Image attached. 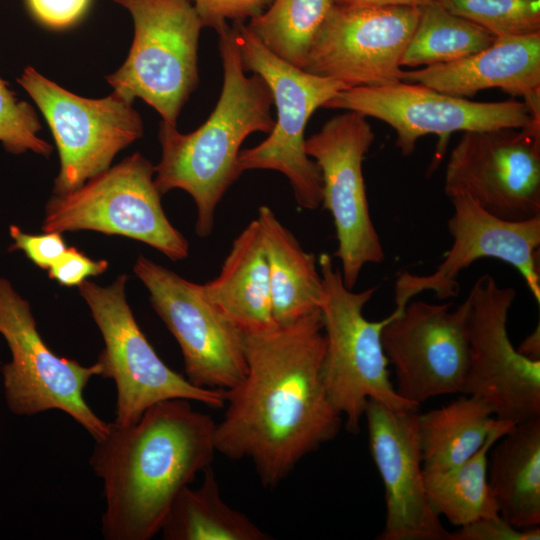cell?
Instances as JSON below:
<instances>
[{
    "label": "cell",
    "mask_w": 540,
    "mask_h": 540,
    "mask_svg": "<svg viewBox=\"0 0 540 540\" xmlns=\"http://www.w3.org/2000/svg\"><path fill=\"white\" fill-rule=\"evenodd\" d=\"M243 345L246 374L225 391L227 407L215 427V447L230 459H250L262 484L275 487L342 426L323 380L321 311L243 334Z\"/></svg>",
    "instance_id": "6da1fadb"
},
{
    "label": "cell",
    "mask_w": 540,
    "mask_h": 540,
    "mask_svg": "<svg viewBox=\"0 0 540 540\" xmlns=\"http://www.w3.org/2000/svg\"><path fill=\"white\" fill-rule=\"evenodd\" d=\"M190 402H158L134 424L109 423L95 440L89 462L103 481L105 539L153 538L179 492L211 465L216 423Z\"/></svg>",
    "instance_id": "7a4b0ae2"
},
{
    "label": "cell",
    "mask_w": 540,
    "mask_h": 540,
    "mask_svg": "<svg viewBox=\"0 0 540 540\" xmlns=\"http://www.w3.org/2000/svg\"><path fill=\"white\" fill-rule=\"evenodd\" d=\"M217 34L223 66L217 104L208 119L188 134L161 121L162 156L154 177L161 194L181 189L193 198L195 231L201 238L211 234L219 202L242 174L238 162L242 143L250 134H268L275 123L271 91L258 74L246 75L232 26Z\"/></svg>",
    "instance_id": "3957f363"
},
{
    "label": "cell",
    "mask_w": 540,
    "mask_h": 540,
    "mask_svg": "<svg viewBox=\"0 0 540 540\" xmlns=\"http://www.w3.org/2000/svg\"><path fill=\"white\" fill-rule=\"evenodd\" d=\"M318 268L322 278L319 309L325 335L323 380L346 430L359 433L370 399L393 410L418 409V405L397 394L390 380L389 363L381 342L388 317L370 321L363 315L364 306L377 287L353 292L327 253L320 255Z\"/></svg>",
    "instance_id": "277c9868"
},
{
    "label": "cell",
    "mask_w": 540,
    "mask_h": 540,
    "mask_svg": "<svg viewBox=\"0 0 540 540\" xmlns=\"http://www.w3.org/2000/svg\"><path fill=\"white\" fill-rule=\"evenodd\" d=\"M232 28L244 70L266 82L277 112L268 137L240 151V170L278 171L289 180L300 208L318 209L322 204V177L305 151V128L316 109L348 87L284 61L261 43L246 22H232Z\"/></svg>",
    "instance_id": "5b68a950"
},
{
    "label": "cell",
    "mask_w": 540,
    "mask_h": 540,
    "mask_svg": "<svg viewBox=\"0 0 540 540\" xmlns=\"http://www.w3.org/2000/svg\"><path fill=\"white\" fill-rule=\"evenodd\" d=\"M128 10L134 38L122 66L106 77L125 100L141 98L176 126L199 84L198 43L204 28L185 0H113Z\"/></svg>",
    "instance_id": "8992f818"
},
{
    "label": "cell",
    "mask_w": 540,
    "mask_h": 540,
    "mask_svg": "<svg viewBox=\"0 0 540 540\" xmlns=\"http://www.w3.org/2000/svg\"><path fill=\"white\" fill-rule=\"evenodd\" d=\"M126 282L121 274L106 286L88 279L77 286L104 340L97 361L102 377L112 379L116 387L114 423L134 424L154 404L174 398L223 408L225 391L193 385L158 356L127 302Z\"/></svg>",
    "instance_id": "52a82bcc"
},
{
    "label": "cell",
    "mask_w": 540,
    "mask_h": 540,
    "mask_svg": "<svg viewBox=\"0 0 540 540\" xmlns=\"http://www.w3.org/2000/svg\"><path fill=\"white\" fill-rule=\"evenodd\" d=\"M154 175L155 166L136 152L78 189L53 194L45 207L42 230L122 235L148 244L174 262L183 260L189 243L168 220Z\"/></svg>",
    "instance_id": "ba28073f"
},
{
    "label": "cell",
    "mask_w": 540,
    "mask_h": 540,
    "mask_svg": "<svg viewBox=\"0 0 540 540\" xmlns=\"http://www.w3.org/2000/svg\"><path fill=\"white\" fill-rule=\"evenodd\" d=\"M0 334L11 353L1 366L4 397L17 416L60 410L81 425L94 440L109 429L87 404L84 390L94 376H102L98 361L83 366L56 355L41 337L29 302L0 275Z\"/></svg>",
    "instance_id": "9c48e42d"
},
{
    "label": "cell",
    "mask_w": 540,
    "mask_h": 540,
    "mask_svg": "<svg viewBox=\"0 0 540 540\" xmlns=\"http://www.w3.org/2000/svg\"><path fill=\"white\" fill-rule=\"evenodd\" d=\"M17 82L34 100L54 137L60 168L53 194L81 187L143 135L133 103L113 92L100 99L73 94L28 66Z\"/></svg>",
    "instance_id": "30bf717a"
},
{
    "label": "cell",
    "mask_w": 540,
    "mask_h": 540,
    "mask_svg": "<svg viewBox=\"0 0 540 540\" xmlns=\"http://www.w3.org/2000/svg\"><path fill=\"white\" fill-rule=\"evenodd\" d=\"M367 117L346 111L329 119L305 139V151L322 177V204L333 218L345 285L353 289L366 264L384 260V249L371 219L362 163L375 139Z\"/></svg>",
    "instance_id": "8fae6325"
},
{
    "label": "cell",
    "mask_w": 540,
    "mask_h": 540,
    "mask_svg": "<svg viewBox=\"0 0 540 540\" xmlns=\"http://www.w3.org/2000/svg\"><path fill=\"white\" fill-rule=\"evenodd\" d=\"M516 294L489 274L472 286L467 296L468 364L461 392L483 400L496 419L513 424L540 418V360L521 355L507 331Z\"/></svg>",
    "instance_id": "7c38bea8"
},
{
    "label": "cell",
    "mask_w": 540,
    "mask_h": 540,
    "mask_svg": "<svg viewBox=\"0 0 540 540\" xmlns=\"http://www.w3.org/2000/svg\"><path fill=\"white\" fill-rule=\"evenodd\" d=\"M133 270L181 349L185 377L206 389L227 391L239 384L247 370L243 333L210 301L202 284L144 255Z\"/></svg>",
    "instance_id": "4fadbf2b"
},
{
    "label": "cell",
    "mask_w": 540,
    "mask_h": 540,
    "mask_svg": "<svg viewBox=\"0 0 540 540\" xmlns=\"http://www.w3.org/2000/svg\"><path fill=\"white\" fill-rule=\"evenodd\" d=\"M444 192L505 220L540 216V123L463 132L446 165Z\"/></svg>",
    "instance_id": "5bb4252c"
},
{
    "label": "cell",
    "mask_w": 540,
    "mask_h": 540,
    "mask_svg": "<svg viewBox=\"0 0 540 540\" xmlns=\"http://www.w3.org/2000/svg\"><path fill=\"white\" fill-rule=\"evenodd\" d=\"M323 107L355 111L387 123L395 130L396 145L404 156L411 155L426 135H436L444 142L454 132L540 123V116L523 100L476 102L405 81L347 88Z\"/></svg>",
    "instance_id": "9a60e30c"
},
{
    "label": "cell",
    "mask_w": 540,
    "mask_h": 540,
    "mask_svg": "<svg viewBox=\"0 0 540 540\" xmlns=\"http://www.w3.org/2000/svg\"><path fill=\"white\" fill-rule=\"evenodd\" d=\"M410 301L391 313L382 329L384 353L395 372L397 394L420 406L440 395L461 393L468 364L469 299Z\"/></svg>",
    "instance_id": "2e32d148"
},
{
    "label": "cell",
    "mask_w": 540,
    "mask_h": 540,
    "mask_svg": "<svg viewBox=\"0 0 540 540\" xmlns=\"http://www.w3.org/2000/svg\"><path fill=\"white\" fill-rule=\"evenodd\" d=\"M421 7L334 4L310 45L303 70L348 88L401 81L402 55Z\"/></svg>",
    "instance_id": "e0dca14e"
},
{
    "label": "cell",
    "mask_w": 540,
    "mask_h": 540,
    "mask_svg": "<svg viewBox=\"0 0 540 540\" xmlns=\"http://www.w3.org/2000/svg\"><path fill=\"white\" fill-rule=\"evenodd\" d=\"M448 220L452 245L429 275L401 272L395 282L393 313L399 314L413 297L432 291L440 300L459 293V274L479 259L494 258L513 266L540 303V216L521 221L496 217L465 196L451 199Z\"/></svg>",
    "instance_id": "ac0fdd59"
},
{
    "label": "cell",
    "mask_w": 540,
    "mask_h": 540,
    "mask_svg": "<svg viewBox=\"0 0 540 540\" xmlns=\"http://www.w3.org/2000/svg\"><path fill=\"white\" fill-rule=\"evenodd\" d=\"M417 409L393 410L370 399L364 411L369 447L384 486L386 517L379 540H450L428 500Z\"/></svg>",
    "instance_id": "d6986e66"
},
{
    "label": "cell",
    "mask_w": 540,
    "mask_h": 540,
    "mask_svg": "<svg viewBox=\"0 0 540 540\" xmlns=\"http://www.w3.org/2000/svg\"><path fill=\"white\" fill-rule=\"evenodd\" d=\"M401 81L458 97L499 88L521 97L540 116V32L497 37L485 49L459 60L403 70Z\"/></svg>",
    "instance_id": "ffe728a7"
},
{
    "label": "cell",
    "mask_w": 540,
    "mask_h": 540,
    "mask_svg": "<svg viewBox=\"0 0 540 540\" xmlns=\"http://www.w3.org/2000/svg\"><path fill=\"white\" fill-rule=\"evenodd\" d=\"M202 286L210 301L243 334L277 326L257 219L235 238L219 275Z\"/></svg>",
    "instance_id": "44dd1931"
},
{
    "label": "cell",
    "mask_w": 540,
    "mask_h": 540,
    "mask_svg": "<svg viewBox=\"0 0 540 540\" xmlns=\"http://www.w3.org/2000/svg\"><path fill=\"white\" fill-rule=\"evenodd\" d=\"M491 447L488 484L499 515L520 529L540 524V418L515 424Z\"/></svg>",
    "instance_id": "7402d4cb"
},
{
    "label": "cell",
    "mask_w": 540,
    "mask_h": 540,
    "mask_svg": "<svg viewBox=\"0 0 540 540\" xmlns=\"http://www.w3.org/2000/svg\"><path fill=\"white\" fill-rule=\"evenodd\" d=\"M257 221L268 265L276 324L291 323L319 309L322 278L316 256L301 247L270 207H259Z\"/></svg>",
    "instance_id": "603a6c76"
},
{
    "label": "cell",
    "mask_w": 540,
    "mask_h": 540,
    "mask_svg": "<svg viewBox=\"0 0 540 540\" xmlns=\"http://www.w3.org/2000/svg\"><path fill=\"white\" fill-rule=\"evenodd\" d=\"M499 420L481 399L463 395L418 416V433L425 471H445L472 457Z\"/></svg>",
    "instance_id": "cb8c5ba5"
},
{
    "label": "cell",
    "mask_w": 540,
    "mask_h": 540,
    "mask_svg": "<svg viewBox=\"0 0 540 540\" xmlns=\"http://www.w3.org/2000/svg\"><path fill=\"white\" fill-rule=\"evenodd\" d=\"M198 488L184 487L161 527L165 540H268L271 536L221 497L211 466Z\"/></svg>",
    "instance_id": "d4e9b609"
},
{
    "label": "cell",
    "mask_w": 540,
    "mask_h": 540,
    "mask_svg": "<svg viewBox=\"0 0 540 540\" xmlns=\"http://www.w3.org/2000/svg\"><path fill=\"white\" fill-rule=\"evenodd\" d=\"M515 424L499 420L481 448L467 461L445 471L423 470L425 491L437 515L455 526L499 516L488 484L487 465L491 447Z\"/></svg>",
    "instance_id": "484cf974"
},
{
    "label": "cell",
    "mask_w": 540,
    "mask_h": 540,
    "mask_svg": "<svg viewBox=\"0 0 540 540\" xmlns=\"http://www.w3.org/2000/svg\"><path fill=\"white\" fill-rule=\"evenodd\" d=\"M495 38L473 22L451 13L438 0L421 7L400 64L415 68L450 63L485 49Z\"/></svg>",
    "instance_id": "4316f807"
},
{
    "label": "cell",
    "mask_w": 540,
    "mask_h": 540,
    "mask_svg": "<svg viewBox=\"0 0 540 540\" xmlns=\"http://www.w3.org/2000/svg\"><path fill=\"white\" fill-rule=\"evenodd\" d=\"M333 5V0H273L246 24L271 52L303 69L313 38Z\"/></svg>",
    "instance_id": "83f0119b"
},
{
    "label": "cell",
    "mask_w": 540,
    "mask_h": 540,
    "mask_svg": "<svg viewBox=\"0 0 540 540\" xmlns=\"http://www.w3.org/2000/svg\"><path fill=\"white\" fill-rule=\"evenodd\" d=\"M451 13L494 37L540 32V0H439Z\"/></svg>",
    "instance_id": "f1b7e54d"
},
{
    "label": "cell",
    "mask_w": 540,
    "mask_h": 540,
    "mask_svg": "<svg viewBox=\"0 0 540 540\" xmlns=\"http://www.w3.org/2000/svg\"><path fill=\"white\" fill-rule=\"evenodd\" d=\"M42 128L34 107L19 99L0 78V142L11 154L32 151L49 157L53 147L38 136Z\"/></svg>",
    "instance_id": "f546056e"
},
{
    "label": "cell",
    "mask_w": 540,
    "mask_h": 540,
    "mask_svg": "<svg viewBox=\"0 0 540 540\" xmlns=\"http://www.w3.org/2000/svg\"><path fill=\"white\" fill-rule=\"evenodd\" d=\"M191 3L203 26L216 32L228 21L246 22L260 15L273 0H185Z\"/></svg>",
    "instance_id": "4dcf8cb0"
},
{
    "label": "cell",
    "mask_w": 540,
    "mask_h": 540,
    "mask_svg": "<svg viewBox=\"0 0 540 540\" xmlns=\"http://www.w3.org/2000/svg\"><path fill=\"white\" fill-rule=\"evenodd\" d=\"M9 234L13 243L9 251H22L25 256L41 269L48 270L64 253L67 246L60 232L29 234L19 226L10 225Z\"/></svg>",
    "instance_id": "1f68e13d"
},
{
    "label": "cell",
    "mask_w": 540,
    "mask_h": 540,
    "mask_svg": "<svg viewBox=\"0 0 540 540\" xmlns=\"http://www.w3.org/2000/svg\"><path fill=\"white\" fill-rule=\"evenodd\" d=\"M109 266L105 259L93 260L75 247H67L64 253L48 269L50 279L60 285L74 287L88 277L104 273Z\"/></svg>",
    "instance_id": "d6a6232c"
},
{
    "label": "cell",
    "mask_w": 540,
    "mask_h": 540,
    "mask_svg": "<svg viewBox=\"0 0 540 540\" xmlns=\"http://www.w3.org/2000/svg\"><path fill=\"white\" fill-rule=\"evenodd\" d=\"M540 528L520 529L505 521L500 515L483 518L461 526L451 532L450 540H539Z\"/></svg>",
    "instance_id": "836d02e7"
},
{
    "label": "cell",
    "mask_w": 540,
    "mask_h": 540,
    "mask_svg": "<svg viewBox=\"0 0 540 540\" xmlns=\"http://www.w3.org/2000/svg\"><path fill=\"white\" fill-rule=\"evenodd\" d=\"M34 18L52 29L74 25L86 12L90 0H26Z\"/></svg>",
    "instance_id": "e575fe53"
},
{
    "label": "cell",
    "mask_w": 540,
    "mask_h": 540,
    "mask_svg": "<svg viewBox=\"0 0 540 540\" xmlns=\"http://www.w3.org/2000/svg\"><path fill=\"white\" fill-rule=\"evenodd\" d=\"M350 7H423L438 0H333Z\"/></svg>",
    "instance_id": "d590c367"
},
{
    "label": "cell",
    "mask_w": 540,
    "mask_h": 540,
    "mask_svg": "<svg viewBox=\"0 0 540 540\" xmlns=\"http://www.w3.org/2000/svg\"><path fill=\"white\" fill-rule=\"evenodd\" d=\"M516 350L523 356L531 360H540V329L537 328L529 334L516 348Z\"/></svg>",
    "instance_id": "8d00e7d4"
},
{
    "label": "cell",
    "mask_w": 540,
    "mask_h": 540,
    "mask_svg": "<svg viewBox=\"0 0 540 540\" xmlns=\"http://www.w3.org/2000/svg\"><path fill=\"white\" fill-rule=\"evenodd\" d=\"M0 367H1V361H0Z\"/></svg>",
    "instance_id": "74e56055"
}]
</instances>
